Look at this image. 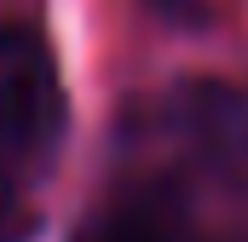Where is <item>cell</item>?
I'll return each mask as SVG.
<instances>
[{
    "instance_id": "6da1fadb",
    "label": "cell",
    "mask_w": 248,
    "mask_h": 242,
    "mask_svg": "<svg viewBox=\"0 0 248 242\" xmlns=\"http://www.w3.org/2000/svg\"><path fill=\"white\" fill-rule=\"evenodd\" d=\"M58 133L63 81L52 46L23 23H0V173H23L29 162L52 156Z\"/></svg>"
},
{
    "instance_id": "7a4b0ae2",
    "label": "cell",
    "mask_w": 248,
    "mask_h": 242,
    "mask_svg": "<svg viewBox=\"0 0 248 242\" xmlns=\"http://www.w3.org/2000/svg\"><path fill=\"white\" fill-rule=\"evenodd\" d=\"M162 127L173 133V144L190 150L202 173H214L231 190H248V87L214 75L179 81L162 104Z\"/></svg>"
},
{
    "instance_id": "3957f363",
    "label": "cell",
    "mask_w": 248,
    "mask_h": 242,
    "mask_svg": "<svg viewBox=\"0 0 248 242\" xmlns=\"http://www.w3.org/2000/svg\"><path fill=\"white\" fill-rule=\"evenodd\" d=\"M75 242H179V208L162 190H127L116 202H104Z\"/></svg>"
},
{
    "instance_id": "277c9868",
    "label": "cell",
    "mask_w": 248,
    "mask_h": 242,
    "mask_svg": "<svg viewBox=\"0 0 248 242\" xmlns=\"http://www.w3.org/2000/svg\"><path fill=\"white\" fill-rule=\"evenodd\" d=\"M150 6L173 23H214V17L231 12V0H150Z\"/></svg>"
}]
</instances>
